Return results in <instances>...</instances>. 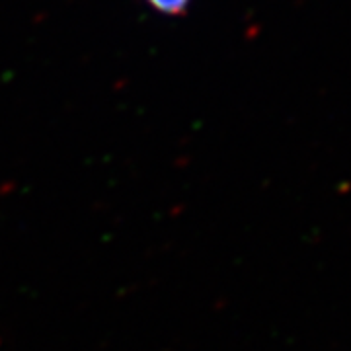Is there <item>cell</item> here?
Instances as JSON below:
<instances>
[{"label":"cell","instance_id":"6da1fadb","mask_svg":"<svg viewBox=\"0 0 351 351\" xmlns=\"http://www.w3.org/2000/svg\"><path fill=\"white\" fill-rule=\"evenodd\" d=\"M154 10L164 14H178L182 12L188 4V0H147Z\"/></svg>","mask_w":351,"mask_h":351}]
</instances>
